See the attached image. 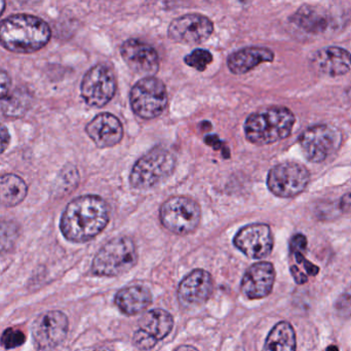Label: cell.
<instances>
[{
  "label": "cell",
  "mask_w": 351,
  "mask_h": 351,
  "mask_svg": "<svg viewBox=\"0 0 351 351\" xmlns=\"http://www.w3.org/2000/svg\"><path fill=\"white\" fill-rule=\"evenodd\" d=\"M109 218L110 212L104 199L95 195L82 196L66 206L60 230L68 241L88 242L106 228Z\"/></svg>",
  "instance_id": "obj_1"
},
{
  "label": "cell",
  "mask_w": 351,
  "mask_h": 351,
  "mask_svg": "<svg viewBox=\"0 0 351 351\" xmlns=\"http://www.w3.org/2000/svg\"><path fill=\"white\" fill-rule=\"evenodd\" d=\"M49 25L36 16L12 14L0 22V45L16 54H31L51 41Z\"/></svg>",
  "instance_id": "obj_2"
},
{
  "label": "cell",
  "mask_w": 351,
  "mask_h": 351,
  "mask_svg": "<svg viewBox=\"0 0 351 351\" xmlns=\"http://www.w3.org/2000/svg\"><path fill=\"white\" fill-rule=\"evenodd\" d=\"M296 117L284 106H270L252 113L245 121V137L257 146H268L289 137Z\"/></svg>",
  "instance_id": "obj_3"
},
{
  "label": "cell",
  "mask_w": 351,
  "mask_h": 351,
  "mask_svg": "<svg viewBox=\"0 0 351 351\" xmlns=\"http://www.w3.org/2000/svg\"><path fill=\"white\" fill-rule=\"evenodd\" d=\"M137 262V247L133 239L115 237L103 245L95 256L90 272L99 278H115L133 269Z\"/></svg>",
  "instance_id": "obj_4"
},
{
  "label": "cell",
  "mask_w": 351,
  "mask_h": 351,
  "mask_svg": "<svg viewBox=\"0 0 351 351\" xmlns=\"http://www.w3.org/2000/svg\"><path fill=\"white\" fill-rule=\"evenodd\" d=\"M176 164L177 158L168 148H152L134 165L130 183L137 190L152 189L174 173Z\"/></svg>",
  "instance_id": "obj_5"
},
{
  "label": "cell",
  "mask_w": 351,
  "mask_h": 351,
  "mask_svg": "<svg viewBox=\"0 0 351 351\" xmlns=\"http://www.w3.org/2000/svg\"><path fill=\"white\" fill-rule=\"evenodd\" d=\"M130 102L134 113L144 120L160 117L168 105L166 84L156 76H146L132 88Z\"/></svg>",
  "instance_id": "obj_6"
},
{
  "label": "cell",
  "mask_w": 351,
  "mask_h": 351,
  "mask_svg": "<svg viewBox=\"0 0 351 351\" xmlns=\"http://www.w3.org/2000/svg\"><path fill=\"white\" fill-rule=\"evenodd\" d=\"M202 210L195 200L176 196L167 200L160 210L162 226L176 235H188L197 229Z\"/></svg>",
  "instance_id": "obj_7"
},
{
  "label": "cell",
  "mask_w": 351,
  "mask_h": 351,
  "mask_svg": "<svg viewBox=\"0 0 351 351\" xmlns=\"http://www.w3.org/2000/svg\"><path fill=\"white\" fill-rule=\"evenodd\" d=\"M299 144L309 162L322 163L341 146L342 134L334 126L319 124L305 130L299 138Z\"/></svg>",
  "instance_id": "obj_8"
},
{
  "label": "cell",
  "mask_w": 351,
  "mask_h": 351,
  "mask_svg": "<svg viewBox=\"0 0 351 351\" xmlns=\"http://www.w3.org/2000/svg\"><path fill=\"white\" fill-rule=\"evenodd\" d=\"M117 84L114 72L105 64H97L82 78L80 93L88 106H105L117 93Z\"/></svg>",
  "instance_id": "obj_9"
},
{
  "label": "cell",
  "mask_w": 351,
  "mask_h": 351,
  "mask_svg": "<svg viewBox=\"0 0 351 351\" xmlns=\"http://www.w3.org/2000/svg\"><path fill=\"white\" fill-rule=\"evenodd\" d=\"M311 181L308 169L296 162L276 165L268 173L267 185L274 195L293 198L302 193Z\"/></svg>",
  "instance_id": "obj_10"
},
{
  "label": "cell",
  "mask_w": 351,
  "mask_h": 351,
  "mask_svg": "<svg viewBox=\"0 0 351 351\" xmlns=\"http://www.w3.org/2000/svg\"><path fill=\"white\" fill-rule=\"evenodd\" d=\"M174 328V317L164 309H154L142 315L134 334V346L140 350H150L164 340Z\"/></svg>",
  "instance_id": "obj_11"
},
{
  "label": "cell",
  "mask_w": 351,
  "mask_h": 351,
  "mask_svg": "<svg viewBox=\"0 0 351 351\" xmlns=\"http://www.w3.org/2000/svg\"><path fill=\"white\" fill-rule=\"evenodd\" d=\"M31 331L39 350H53L67 337L69 321L62 311H47L35 319Z\"/></svg>",
  "instance_id": "obj_12"
},
{
  "label": "cell",
  "mask_w": 351,
  "mask_h": 351,
  "mask_svg": "<svg viewBox=\"0 0 351 351\" xmlns=\"http://www.w3.org/2000/svg\"><path fill=\"white\" fill-rule=\"evenodd\" d=\"M271 229L265 224H252L241 228L233 238V245L250 259H264L274 249Z\"/></svg>",
  "instance_id": "obj_13"
},
{
  "label": "cell",
  "mask_w": 351,
  "mask_h": 351,
  "mask_svg": "<svg viewBox=\"0 0 351 351\" xmlns=\"http://www.w3.org/2000/svg\"><path fill=\"white\" fill-rule=\"evenodd\" d=\"M214 24L208 16L199 14H187L172 21L168 35L176 43L197 45L212 35Z\"/></svg>",
  "instance_id": "obj_14"
},
{
  "label": "cell",
  "mask_w": 351,
  "mask_h": 351,
  "mask_svg": "<svg viewBox=\"0 0 351 351\" xmlns=\"http://www.w3.org/2000/svg\"><path fill=\"white\" fill-rule=\"evenodd\" d=\"M214 290L212 275L206 270L196 269L188 274L178 288V300L186 308L204 304Z\"/></svg>",
  "instance_id": "obj_15"
},
{
  "label": "cell",
  "mask_w": 351,
  "mask_h": 351,
  "mask_svg": "<svg viewBox=\"0 0 351 351\" xmlns=\"http://www.w3.org/2000/svg\"><path fill=\"white\" fill-rule=\"evenodd\" d=\"M121 57L133 71L156 74L160 69V56L152 45L139 39H128L121 47Z\"/></svg>",
  "instance_id": "obj_16"
},
{
  "label": "cell",
  "mask_w": 351,
  "mask_h": 351,
  "mask_svg": "<svg viewBox=\"0 0 351 351\" xmlns=\"http://www.w3.org/2000/svg\"><path fill=\"white\" fill-rule=\"evenodd\" d=\"M276 270L269 262H258L252 265L241 280V293L250 300L267 297L274 288Z\"/></svg>",
  "instance_id": "obj_17"
},
{
  "label": "cell",
  "mask_w": 351,
  "mask_h": 351,
  "mask_svg": "<svg viewBox=\"0 0 351 351\" xmlns=\"http://www.w3.org/2000/svg\"><path fill=\"white\" fill-rule=\"evenodd\" d=\"M88 137L98 148H112L121 141L123 127L119 117L108 113H100L86 125Z\"/></svg>",
  "instance_id": "obj_18"
},
{
  "label": "cell",
  "mask_w": 351,
  "mask_h": 351,
  "mask_svg": "<svg viewBox=\"0 0 351 351\" xmlns=\"http://www.w3.org/2000/svg\"><path fill=\"white\" fill-rule=\"evenodd\" d=\"M311 66L324 76H344L351 70V54L339 47H325L311 56Z\"/></svg>",
  "instance_id": "obj_19"
},
{
  "label": "cell",
  "mask_w": 351,
  "mask_h": 351,
  "mask_svg": "<svg viewBox=\"0 0 351 351\" xmlns=\"http://www.w3.org/2000/svg\"><path fill=\"white\" fill-rule=\"evenodd\" d=\"M274 53L267 47H250L239 49L229 56L227 65L234 74H245L264 62H272Z\"/></svg>",
  "instance_id": "obj_20"
},
{
  "label": "cell",
  "mask_w": 351,
  "mask_h": 351,
  "mask_svg": "<svg viewBox=\"0 0 351 351\" xmlns=\"http://www.w3.org/2000/svg\"><path fill=\"white\" fill-rule=\"evenodd\" d=\"M114 301L115 305L123 315L132 317L147 309L152 305V296L146 286L135 284L119 291Z\"/></svg>",
  "instance_id": "obj_21"
},
{
  "label": "cell",
  "mask_w": 351,
  "mask_h": 351,
  "mask_svg": "<svg viewBox=\"0 0 351 351\" xmlns=\"http://www.w3.org/2000/svg\"><path fill=\"white\" fill-rule=\"evenodd\" d=\"M28 185L22 177L12 173L0 177V205L14 207L24 201Z\"/></svg>",
  "instance_id": "obj_22"
},
{
  "label": "cell",
  "mask_w": 351,
  "mask_h": 351,
  "mask_svg": "<svg viewBox=\"0 0 351 351\" xmlns=\"http://www.w3.org/2000/svg\"><path fill=\"white\" fill-rule=\"evenodd\" d=\"M291 22L309 33H321L327 30L329 18L321 8L303 5L291 16Z\"/></svg>",
  "instance_id": "obj_23"
},
{
  "label": "cell",
  "mask_w": 351,
  "mask_h": 351,
  "mask_svg": "<svg viewBox=\"0 0 351 351\" xmlns=\"http://www.w3.org/2000/svg\"><path fill=\"white\" fill-rule=\"evenodd\" d=\"M296 333L288 321H280L268 334L263 351H296Z\"/></svg>",
  "instance_id": "obj_24"
},
{
  "label": "cell",
  "mask_w": 351,
  "mask_h": 351,
  "mask_svg": "<svg viewBox=\"0 0 351 351\" xmlns=\"http://www.w3.org/2000/svg\"><path fill=\"white\" fill-rule=\"evenodd\" d=\"M32 96L24 89H18L12 94L8 95L1 102V111L5 117H23L30 109Z\"/></svg>",
  "instance_id": "obj_25"
},
{
  "label": "cell",
  "mask_w": 351,
  "mask_h": 351,
  "mask_svg": "<svg viewBox=\"0 0 351 351\" xmlns=\"http://www.w3.org/2000/svg\"><path fill=\"white\" fill-rule=\"evenodd\" d=\"M20 226L12 220H0V256L16 247L20 237Z\"/></svg>",
  "instance_id": "obj_26"
},
{
  "label": "cell",
  "mask_w": 351,
  "mask_h": 351,
  "mask_svg": "<svg viewBox=\"0 0 351 351\" xmlns=\"http://www.w3.org/2000/svg\"><path fill=\"white\" fill-rule=\"evenodd\" d=\"M184 62L190 67L204 71L213 62V55L210 51L204 49H196L184 58Z\"/></svg>",
  "instance_id": "obj_27"
},
{
  "label": "cell",
  "mask_w": 351,
  "mask_h": 351,
  "mask_svg": "<svg viewBox=\"0 0 351 351\" xmlns=\"http://www.w3.org/2000/svg\"><path fill=\"white\" fill-rule=\"evenodd\" d=\"M25 341H26V335L16 328H8L0 337V346L8 350L20 348Z\"/></svg>",
  "instance_id": "obj_28"
},
{
  "label": "cell",
  "mask_w": 351,
  "mask_h": 351,
  "mask_svg": "<svg viewBox=\"0 0 351 351\" xmlns=\"http://www.w3.org/2000/svg\"><path fill=\"white\" fill-rule=\"evenodd\" d=\"M293 257L295 258V261L298 265L302 266L303 269L306 271V273L311 276H317L319 272V268L315 266V264L309 262L306 258L304 257L303 253H292Z\"/></svg>",
  "instance_id": "obj_29"
},
{
  "label": "cell",
  "mask_w": 351,
  "mask_h": 351,
  "mask_svg": "<svg viewBox=\"0 0 351 351\" xmlns=\"http://www.w3.org/2000/svg\"><path fill=\"white\" fill-rule=\"evenodd\" d=\"M307 247V238L302 234H296L290 241V251L292 253H303Z\"/></svg>",
  "instance_id": "obj_30"
},
{
  "label": "cell",
  "mask_w": 351,
  "mask_h": 351,
  "mask_svg": "<svg viewBox=\"0 0 351 351\" xmlns=\"http://www.w3.org/2000/svg\"><path fill=\"white\" fill-rule=\"evenodd\" d=\"M12 89V78L10 74L0 69V101L5 99L10 95Z\"/></svg>",
  "instance_id": "obj_31"
},
{
  "label": "cell",
  "mask_w": 351,
  "mask_h": 351,
  "mask_svg": "<svg viewBox=\"0 0 351 351\" xmlns=\"http://www.w3.org/2000/svg\"><path fill=\"white\" fill-rule=\"evenodd\" d=\"M337 309L342 315H351V293L340 297L337 302Z\"/></svg>",
  "instance_id": "obj_32"
},
{
  "label": "cell",
  "mask_w": 351,
  "mask_h": 351,
  "mask_svg": "<svg viewBox=\"0 0 351 351\" xmlns=\"http://www.w3.org/2000/svg\"><path fill=\"white\" fill-rule=\"evenodd\" d=\"M10 135L8 128L0 124V155L5 152L6 148L10 146Z\"/></svg>",
  "instance_id": "obj_33"
},
{
  "label": "cell",
  "mask_w": 351,
  "mask_h": 351,
  "mask_svg": "<svg viewBox=\"0 0 351 351\" xmlns=\"http://www.w3.org/2000/svg\"><path fill=\"white\" fill-rule=\"evenodd\" d=\"M291 273H292L293 278H294L295 282L298 284H306L308 278L306 274L300 269L297 265L291 266Z\"/></svg>",
  "instance_id": "obj_34"
},
{
  "label": "cell",
  "mask_w": 351,
  "mask_h": 351,
  "mask_svg": "<svg viewBox=\"0 0 351 351\" xmlns=\"http://www.w3.org/2000/svg\"><path fill=\"white\" fill-rule=\"evenodd\" d=\"M340 207L343 212H351V194L344 196L341 200Z\"/></svg>",
  "instance_id": "obj_35"
},
{
  "label": "cell",
  "mask_w": 351,
  "mask_h": 351,
  "mask_svg": "<svg viewBox=\"0 0 351 351\" xmlns=\"http://www.w3.org/2000/svg\"><path fill=\"white\" fill-rule=\"evenodd\" d=\"M174 351H199L197 348H193L191 346H181L176 348Z\"/></svg>",
  "instance_id": "obj_36"
},
{
  "label": "cell",
  "mask_w": 351,
  "mask_h": 351,
  "mask_svg": "<svg viewBox=\"0 0 351 351\" xmlns=\"http://www.w3.org/2000/svg\"><path fill=\"white\" fill-rule=\"evenodd\" d=\"M5 1H3V0H0V16L3 14L4 10H5Z\"/></svg>",
  "instance_id": "obj_37"
},
{
  "label": "cell",
  "mask_w": 351,
  "mask_h": 351,
  "mask_svg": "<svg viewBox=\"0 0 351 351\" xmlns=\"http://www.w3.org/2000/svg\"><path fill=\"white\" fill-rule=\"evenodd\" d=\"M327 351H339V350H338L337 346H329V348H327Z\"/></svg>",
  "instance_id": "obj_38"
},
{
  "label": "cell",
  "mask_w": 351,
  "mask_h": 351,
  "mask_svg": "<svg viewBox=\"0 0 351 351\" xmlns=\"http://www.w3.org/2000/svg\"><path fill=\"white\" fill-rule=\"evenodd\" d=\"M90 351H111V350H107V348H96V350H90Z\"/></svg>",
  "instance_id": "obj_39"
}]
</instances>
